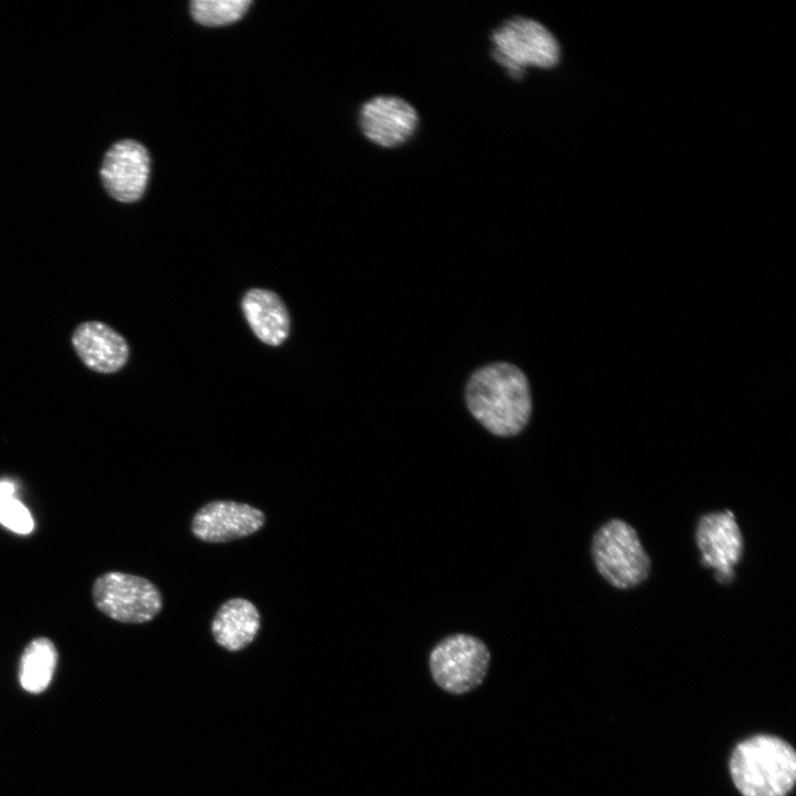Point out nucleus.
Here are the masks:
<instances>
[{"mask_svg": "<svg viewBox=\"0 0 796 796\" xmlns=\"http://www.w3.org/2000/svg\"><path fill=\"white\" fill-rule=\"evenodd\" d=\"M465 400L472 416L499 437L520 433L532 412L527 378L509 363H493L474 371L467 384Z\"/></svg>", "mask_w": 796, "mask_h": 796, "instance_id": "1", "label": "nucleus"}, {"mask_svg": "<svg viewBox=\"0 0 796 796\" xmlns=\"http://www.w3.org/2000/svg\"><path fill=\"white\" fill-rule=\"evenodd\" d=\"M730 772L743 796H785L796 781V754L778 737L753 736L735 747Z\"/></svg>", "mask_w": 796, "mask_h": 796, "instance_id": "2", "label": "nucleus"}, {"mask_svg": "<svg viewBox=\"0 0 796 796\" xmlns=\"http://www.w3.org/2000/svg\"><path fill=\"white\" fill-rule=\"evenodd\" d=\"M491 56L512 80H522L530 66L552 69L557 65L561 48L554 34L538 21L513 17L491 34Z\"/></svg>", "mask_w": 796, "mask_h": 796, "instance_id": "3", "label": "nucleus"}, {"mask_svg": "<svg viewBox=\"0 0 796 796\" xmlns=\"http://www.w3.org/2000/svg\"><path fill=\"white\" fill-rule=\"evenodd\" d=\"M591 554L600 575L617 588L637 586L649 575L650 559L639 536L621 520H610L596 532Z\"/></svg>", "mask_w": 796, "mask_h": 796, "instance_id": "4", "label": "nucleus"}, {"mask_svg": "<svg viewBox=\"0 0 796 796\" xmlns=\"http://www.w3.org/2000/svg\"><path fill=\"white\" fill-rule=\"evenodd\" d=\"M490 660V651L482 640L455 633L434 646L429 656V668L433 681L442 690L463 694L483 682Z\"/></svg>", "mask_w": 796, "mask_h": 796, "instance_id": "5", "label": "nucleus"}, {"mask_svg": "<svg viewBox=\"0 0 796 796\" xmlns=\"http://www.w3.org/2000/svg\"><path fill=\"white\" fill-rule=\"evenodd\" d=\"M92 598L101 612L125 624L148 622L163 608L161 594L150 580L122 572H107L97 577Z\"/></svg>", "mask_w": 796, "mask_h": 796, "instance_id": "6", "label": "nucleus"}, {"mask_svg": "<svg viewBox=\"0 0 796 796\" xmlns=\"http://www.w3.org/2000/svg\"><path fill=\"white\" fill-rule=\"evenodd\" d=\"M150 158L147 149L136 140L123 139L105 153L100 175L107 193L117 201L129 203L142 198L148 184Z\"/></svg>", "mask_w": 796, "mask_h": 796, "instance_id": "7", "label": "nucleus"}, {"mask_svg": "<svg viewBox=\"0 0 796 796\" xmlns=\"http://www.w3.org/2000/svg\"><path fill=\"white\" fill-rule=\"evenodd\" d=\"M418 124L416 108L398 96H375L365 102L359 111V126L364 136L383 148L406 144L415 135Z\"/></svg>", "mask_w": 796, "mask_h": 796, "instance_id": "8", "label": "nucleus"}, {"mask_svg": "<svg viewBox=\"0 0 796 796\" xmlns=\"http://www.w3.org/2000/svg\"><path fill=\"white\" fill-rule=\"evenodd\" d=\"M695 540L702 564L715 570L720 583L731 582L743 552V537L733 513L703 515L698 523Z\"/></svg>", "mask_w": 796, "mask_h": 796, "instance_id": "9", "label": "nucleus"}, {"mask_svg": "<svg viewBox=\"0 0 796 796\" xmlns=\"http://www.w3.org/2000/svg\"><path fill=\"white\" fill-rule=\"evenodd\" d=\"M264 523V513L252 505L216 500L195 513L191 532L207 543H226L258 532Z\"/></svg>", "mask_w": 796, "mask_h": 796, "instance_id": "10", "label": "nucleus"}, {"mask_svg": "<svg viewBox=\"0 0 796 796\" xmlns=\"http://www.w3.org/2000/svg\"><path fill=\"white\" fill-rule=\"evenodd\" d=\"M72 343L84 365L97 373H115L128 359L129 349L125 338L98 321L80 324L73 333Z\"/></svg>", "mask_w": 796, "mask_h": 796, "instance_id": "11", "label": "nucleus"}, {"mask_svg": "<svg viewBox=\"0 0 796 796\" xmlns=\"http://www.w3.org/2000/svg\"><path fill=\"white\" fill-rule=\"evenodd\" d=\"M242 311L251 329L263 343L281 345L290 333V316L280 296L269 290L252 289L242 298Z\"/></svg>", "mask_w": 796, "mask_h": 796, "instance_id": "12", "label": "nucleus"}, {"mask_svg": "<svg viewBox=\"0 0 796 796\" xmlns=\"http://www.w3.org/2000/svg\"><path fill=\"white\" fill-rule=\"evenodd\" d=\"M261 625L258 608L248 599L232 598L220 606L211 622L214 641L229 651L250 645Z\"/></svg>", "mask_w": 796, "mask_h": 796, "instance_id": "13", "label": "nucleus"}, {"mask_svg": "<svg viewBox=\"0 0 796 796\" xmlns=\"http://www.w3.org/2000/svg\"><path fill=\"white\" fill-rule=\"evenodd\" d=\"M57 663V650L46 637L30 641L24 648L19 666L21 687L30 693L38 694L46 690Z\"/></svg>", "mask_w": 796, "mask_h": 796, "instance_id": "14", "label": "nucleus"}, {"mask_svg": "<svg viewBox=\"0 0 796 796\" xmlns=\"http://www.w3.org/2000/svg\"><path fill=\"white\" fill-rule=\"evenodd\" d=\"M251 3L250 0H193L190 13L200 24L219 27L238 21Z\"/></svg>", "mask_w": 796, "mask_h": 796, "instance_id": "15", "label": "nucleus"}, {"mask_svg": "<svg viewBox=\"0 0 796 796\" xmlns=\"http://www.w3.org/2000/svg\"><path fill=\"white\" fill-rule=\"evenodd\" d=\"M0 523L18 534H29L34 527L29 510L14 498L0 507Z\"/></svg>", "mask_w": 796, "mask_h": 796, "instance_id": "16", "label": "nucleus"}, {"mask_svg": "<svg viewBox=\"0 0 796 796\" xmlns=\"http://www.w3.org/2000/svg\"><path fill=\"white\" fill-rule=\"evenodd\" d=\"M14 485L9 481L0 482V507L10 499L14 498Z\"/></svg>", "mask_w": 796, "mask_h": 796, "instance_id": "17", "label": "nucleus"}]
</instances>
